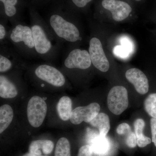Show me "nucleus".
Masks as SVG:
<instances>
[{
	"label": "nucleus",
	"instance_id": "nucleus-15",
	"mask_svg": "<svg viewBox=\"0 0 156 156\" xmlns=\"http://www.w3.org/2000/svg\"><path fill=\"white\" fill-rule=\"evenodd\" d=\"M54 148V144L52 141L48 140H34L31 143L29 151L30 153L36 155H41L42 153L44 154H49L52 152Z\"/></svg>",
	"mask_w": 156,
	"mask_h": 156
},
{
	"label": "nucleus",
	"instance_id": "nucleus-16",
	"mask_svg": "<svg viewBox=\"0 0 156 156\" xmlns=\"http://www.w3.org/2000/svg\"><path fill=\"white\" fill-rule=\"evenodd\" d=\"M91 126L98 129L99 136L105 137L110 129L109 118L104 113H99L89 123Z\"/></svg>",
	"mask_w": 156,
	"mask_h": 156
},
{
	"label": "nucleus",
	"instance_id": "nucleus-24",
	"mask_svg": "<svg viewBox=\"0 0 156 156\" xmlns=\"http://www.w3.org/2000/svg\"><path fill=\"white\" fill-rule=\"evenodd\" d=\"M113 53L116 56L121 58H127L131 53L130 51L122 45L117 46L115 47Z\"/></svg>",
	"mask_w": 156,
	"mask_h": 156
},
{
	"label": "nucleus",
	"instance_id": "nucleus-25",
	"mask_svg": "<svg viewBox=\"0 0 156 156\" xmlns=\"http://www.w3.org/2000/svg\"><path fill=\"white\" fill-rule=\"evenodd\" d=\"M126 144L128 147L134 148L137 145V139L134 132L131 131L127 135L126 140Z\"/></svg>",
	"mask_w": 156,
	"mask_h": 156
},
{
	"label": "nucleus",
	"instance_id": "nucleus-30",
	"mask_svg": "<svg viewBox=\"0 0 156 156\" xmlns=\"http://www.w3.org/2000/svg\"><path fill=\"white\" fill-rule=\"evenodd\" d=\"M121 44L129 51L130 53L134 50V45L131 40L127 37H123L121 39Z\"/></svg>",
	"mask_w": 156,
	"mask_h": 156
},
{
	"label": "nucleus",
	"instance_id": "nucleus-27",
	"mask_svg": "<svg viewBox=\"0 0 156 156\" xmlns=\"http://www.w3.org/2000/svg\"><path fill=\"white\" fill-rule=\"evenodd\" d=\"M93 151L90 146L84 145L79 150L78 156H93Z\"/></svg>",
	"mask_w": 156,
	"mask_h": 156
},
{
	"label": "nucleus",
	"instance_id": "nucleus-23",
	"mask_svg": "<svg viewBox=\"0 0 156 156\" xmlns=\"http://www.w3.org/2000/svg\"><path fill=\"white\" fill-rule=\"evenodd\" d=\"M8 20L5 17H2L0 22V42L1 45H5V41L7 40L9 30L8 29L7 21Z\"/></svg>",
	"mask_w": 156,
	"mask_h": 156
},
{
	"label": "nucleus",
	"instance_id": "nucleus-9",
	"mask_svg": "<svg viewBox=\"0 0 156 156\" xmlns=\"http://www.w3.org/2000/svg\"><path fill=\"white\" fill-rule=\"evenodd\" d=\"M0 49V72L6 73L14 67L23 66L24 62L22 56L14 49L5 45H1Z\"/></svg>",
	"mask_w": 156,
	"mask_h": 156
},
{
	"label": "nucleus",
	"instance_id": "nucleus-18",
	"mask_svg": "<svg viewBox=\"0 0 156 156\" xmlns=\"http://www.w3.org/2000/svg\"><path fill=\"white\" fill-rule=\"evenodd\" d=\"M145 126V122L142 119H137L134 121V133L137 139V145L140 147H145L151 142V138L145 136L143 134V130Z\"/></svg>",
	"mask_w": 156,
	"mask_h": 156
},
{
	"label": "nucleus",
	"instance_id": "nucleus-8",
	"mask_svg": "<svg viewBox=\"0 0 156 156\" xmlns=\"http://www.w3.org/2000/svg\"><path fill=\"white\" fill-rule=\"evenodd\" d=\"M109 110L115 115H121L128 105V93L123 86H115L109 92L107 98Z\"/></svg>",
	"mask_w": 156,
	"mask_h": 156
},
{
	"label": "nucleus",
	"instance_id": "nucleus-13",
	"mask_svg": "<svg viewBox=\"0 0 156 156\" xmlns=\"http://www.w3.org/2000/svg\"><path fill=\"white\" fill-rule=\"evenodd\" d=\"M18 93L17 83L14 79L5 74L0 76V96L2 98H12Z\"/></svg>",
	"mask_w": 156,
	"mask_h": 156
},
{
	"label": "nucleus",
	"instance_id": "nucleus-21",
	"mask_svg": "<svg viewBox=\"0 0 156 156\" xmlns=\"http://www.w3.org/2000/svg\"><path fill=\"white\" fill-rule=\"evenodd\" d=\"M55 156H71L70 144L65 137H62L56 144Z\"/></svg>",
	"mask_w": 156,
	"mask_h": 156
},
{
	"label": "nucleus",
	"instance_id": "nucleus-6",
	"mask_svg": "<svg viewBox=\"0 0 156 156\" xmlns=\"http://www.w3.org/2000/svg\"><path fill=\"white\" fill-rule=\"evenodd\" d=\"M89 41V51L93 66L101 72L109 69L110 63L105 52L100 37L93 33Z\"/></svg>",
	"mask_w": 156,
	"mask_h": 156
},
{
	"label": "nucleus",
	"instance_id": "nucleus-7",
	"mask_svg": "<svg viewBox=\"0 0 156 156\" xmlns=\"http://www.w3.org/2000/svg\"><path fill=\"white\" fill-rule=\"evenodd\" d=\"M48 107L43 98L34 96L29 101L27 116L29 122L34 128H38L43 124L47 113Z\"/></svg>",
	"mask_w": 156,
	"mask_h": 156
},
{
	"label": "nucleus",
	"instance_id": "nucleus-4",
	"mask_svg": "<svg viewBox=\"0 0 156 156\" xmlns=\"http://www.w3.org/2000/svg\"><path fill=\"white\" fill-rule=\"evenodd\" d=\"M63 66L64 70H86L93 66L89 51L78 47L69 46L64 57Z\"/></svg>",
	"mask_w": 156,
	"mask_h": 156
},
{
	"label": "nucleus",
	"instance_id": "nucleus-28",
	"mask_svg": "<svg viewBox=\"0 0 156 156\" xmlns=\"http://www.w3.org/2000/svg\"><path fill=\"white\" fill-rule=\"evenodd\" d=\"M151 131L152 134V141L156 147V119L151 118L150 120Z\"/></svg>",
	"mask_w": 156,
	"mask_h": 156
},
{
	"label": "nucleus",
	"instance_id": "nucleus-20",
	"mask_svg": "<svg viewBox=\"0 0 156 156\" xmlns=\"http://www.w3.org/2000/svg\"><path fill=\"white\" fill-rule=\"evenodd\" d=\"M91 147L93 152L100 155H103L108 152L110 148L109 143L106 136L103 137L99 135L94 140Z\"/></svg>",
	"mask_w": 156,
	"mask_h": 156
},
{
	"label": "nucleus",
	"instance_id": "nucleus-31",
	"mask_svg": "<svg viewBox=\"0 0 156 156\" xmlns=\"http://www.w3.org/2000/svg\"><path fill=\"white\" fill-rule=\"evenodd\" d=\"M23 156H42V155H36L30 153H27L25 154Z\"/></svg>",
	"mask_w": 156,
	"mask_h": 156
},
{
	"label": "nucleus",
	"instance_id": "nucleus-29",
	"mask_svg": "<svg viewBox=\"0 0 156 156\" xmlns=\"http://www.w3.org/2000/svg\"><path fill=\"white\" fill-rule=\"evenodd\" d=\"M73 5L79 9H82L87 6V5L92 0H70Z\"/></svg>",
	"mask_w": 156,
	"mask_h": 156
},
{
	"label": "nucleus",
	"instance_id": "nucleus-5",
	"mask_svg": "<svg viewBox=\"0 0 156 156\" xmlns=\"http://www.w3.org/2000/svg\"><path fill=\"white\" fill-rule=\"evenodd\" d=\"M35 77L43 82L41 87H45L46 84L52 87L60 88L66 83L65 76L60 71L49 63L37 65L32 69Z\"/></svg>",
	"mask_w": 156,
	"mask_h": 156
},
{
	"label": "nucleus",
	"instance_id": "nucleus-19",
	"mask_svg": "<svg viewBox=\"0 0 156 156\" xmlns=\"http://www.w3.org/2000/svg\"><path fill=\"white\" fill-rule=\"evenodd\" d=\"M14 112L9 105L5 104L0 108V133L2 134L10 126L13 120Z\"/></svg>",
	"mask_w": 156,
	"mask_h": 156
},
{
	"label": "nucleus",
	"instance_id": "nucleus-26",
	"mask_svg": "<svg viewBox=\"0 0 156 156\" xmlns=\"http://www.w3.org/2000/svg\"><path fill=\"white\" fill-rule=\"evenodd\" d=\"M131 131V127L128 124L126 123L120 124L116 129L117 133L120 135H127Z\"/></svg>",
	"mask_w": 156,
	"mask_h": 156
},
{
	"label": "nucleus",
	"instance_id": "nucleus-12",
	"mask_svg": "<svg viewBox=\"0 0 156 156\" xmlns=\"http://www.w3.org/2000/svg\"><path fill=\"white\" fill-rule=\"evenodd\" d=\"M126 77L139 94L144 95L148 92V80L145 74L140 69L135 68L130 69L126 72Z\"/></svg>",
	"mask_w": 156,
	"mask_h": 156
},
{
	"label": "nucleus",
	"instance_id": "nucleus-14",
	"mask_svg": "<svg viewBox=\"0 0 156 156\" xmlns=\"http://www.w3.org/2000/svg\"><path fill=\"white\" fill-rule=\"evenodd\" d=\"M4 7V15L3 17L11 22V25L20 22L21 19L18 15L17 8L18 0H0Z\"/></svg>",
	"mask_w": 156,
	"mask_h": 156
},
{
	"label": "nucleus",
	"instance_id": "nucleus-22",
	"mask_svg": "<svg viewBox=\"0 0 156 156\" xmlns=\"http://www.w3.org/2000/svg\"><path fill=\"white\" fill-rule=\"evenodd\" d=\"M144 109L152 118L156 119V93H151L144 101Z\"/></svg>",
	"mask_w": 156,
	"mask_h": 156
},
{
	"label": "nucleus",
	"instance_id": "nucleus-10",
	"mask_svg": "<svg viewBox=\"0 0 156 156\" xmlns=\"http://www.w3.org/2000/svg\"><path fill=\"white\" fill-rule=\"evenodd\" d=\"M100 110V105L94 102L86 106H80L73 110L70 120L74 125H79L83 122L90 123Z\"/></svg>",
	"mask_w": 156,
	"mask_h": 156
},
{
	"label": "nucleus",
	"instance_id": "nucleus-2",
	"mask_svg": "<svg viewBox=\"0 0 156 156\" xmlns=\"http://www.w3.org/2000/svg\"><path fill=\"white\" fill-rule=\"evenodd\" d=\"M72 17L68 14L54 12L50 14L46 22L62 44L78 47L83 40V34L80 24Z\"/></svg>",
	"mask_w": 156,
	"mask_h": 156
},
{
	"label": "nucleus",
	"instance_id": "nucleus-3",
	"mask_svg": "<svg viewBox=\"0 0 156 156\" xmlns=\"http://www.w3.org/2000/svg\"><path fill=\"white\" fill-rule=\"evenodd\" d=\"M7 40L22 57L33 58L37 56L30 26L20 21L12 25L8 33Z\"/></svg>",
	"mask_w": 156,
	"mask_h": 156
},
{
	"label": "nucleus",
	"instance_id": "nucleus-17",
	"mask_svg": "<svg viewBox=\"0 0 156 156\" xmlns=\"http://www.w3.org/2000/svg\"><path fill=\"white\" fill-rule=\"evenodd\" d=\"M57 112L62 120L67 121L70 119L72 110V101L68 96H64L58 101L57 105Z\"/></svg>",
	"mask_w": 156,
	"mask_h": 156
},
{
	"label": "nucleus",
	"instance_id": "nucleus-11",
	"mask_svg": "<svg viewBox=\"0 0 156 156\" xmlns=\"http://www.w3.org/2000/svg\"><path fill=\"white\" fill-rule=\"evenodd\" d=\"M101 5L105 9L111 12L113 19L117 22L126 19L132 10L128 3L119 0H103Z\"/></svg>",
	"mask_w": 156,
	"mask_h": 156
},
{
	"label": "nucleus",
	"instance_id": "nucleus-32",
	"mask_svg": "<svg viewBox=\"0 0 156 156\" xmlns=\"http://www.w3.org/2000/svg\"><path fill=\"white\" fill-rule=\"evenodd\" d=\"M136 2H139V1H141V0H135Z\"/></svg>",
	"mask_w": 156,
	"mask_h": 156
},
{
	"label": "nucleus",
	"instance_id": "nucleus-1",
	"mask_svg": "<svg viewBox=\"0 0 156 156\" xmlns=\"http://www.w3.org/2000/svg\"><path fill=\"white\" fill-rule=\"evenodd\" d=\"M30 26L37 56L48 62L56 59L62 43L46 21L33 11L31 12Z\"/></svg>",
	"mask_w": 156,
	"mask_h": 156
}]
</instances>
